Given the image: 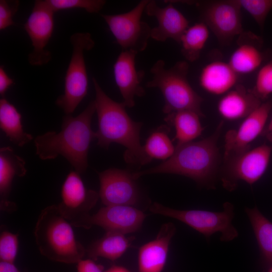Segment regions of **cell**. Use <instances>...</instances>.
<instances>
[{
	"mask_svg": "<svg viewBox=\"0 0 272 272\" xmlns=\"http://www.w3.org/2000/svg\"><path fill=\"white\" fill-rule=\"evenodd\" d=\"M261 252L266 260L272 262V223L266 219L256 207L246 208Z\"/></svg>",
	"mask_w": 272,
	"mask_h": 272,
	"instance_id": "484cf974",
	"label": "cell"
},
{
	"mask_svg": "<svg viewBox=\"0 0 272 272\" xmlns=\"http://www.w3.org/2000/svg\"><path fill=\"white\" fill-rule=\"evenodd\" d=\"M14 83L4 70L3 66H0V95L3 97L9 88Z\"/></svg>",
	"mask_w": 272,
	"mask_h": 272,
	"instance_id": "e575fe53",
	"label": "cell"
},
{
	"mask_svg": "<svg viewBox=\"0 0 272 272\" xmlns=\"http://www.w3.org/2000/svg\"><path fill=\"white\" fill-rule=\"evenodd\" d=\"M105 272H130L129 270L120 266H113Z\"/></svg>",
	"mask_w": 272,
	"mask_h": 272,
	"instance_id": "74e56055",
	"label": "cell"
},
{
	"mask_svg": "<svg viewBox=\"0 0 272 272\" xmlns=\"http://www.w3.org/2000/svg\"><path fill=\"white\" fill-rule=\"evenodd\" d=\"M241 7L246 11L260 27L272 10V0H238Z\"/></svg>",
	"mask_w": 272,
	"mask_h": 272,
	"instance_id": "f546056e",
	"label": "cell"
},
{
	"mask_svg": "<svg viewBox=\"0 0 272 272\" xmlns=\"http://www.w3.org/2000/svg\"><path fill=\"white\" fill-rule=\"evenodd\" d=\"M22 115L16 107L6 98L0 100V127L10 141L22 147L31 140L33 136L25 132Z\"/></svg>",
	"mask_w": 272,
	"mask_h": 272,
	"instance_id": "7402d4cb",
	"label": "cell"
},
{
	"mask_svg": "<svg viewBox=\"0 0 272 272\" xmlns=\"http://www.w3.org/2000/svg\"><path fill=\"white\" fill-rule=\"evenodd\" d=\"M271 108L269 101L262 103L244 118L237 129L226 133L224 151L226 162L249 150L251 143L263 132Z\"/></svg>",
	"mask_w": 272,
	"mask_h": 272,
	"instance_id": "5bb4252c",
	"label": "cell"
},
{
	"mask_svg": "<svg viewBox=\"0 0 272 272\" xmlns=\"http://www.w3.org/2000/svg\"><path fill=\"white\" fill-rule=\"evenodd\" d=\"M47 5L56 12L70 9H84L90 13H98L106 4L104 0H45Z\"/></svg>",
	"mask_w": 272,
	"mask_h": 272,
	"instance_id": "f1b7e54d",
	"label": "cell"
},
{
	"mask_svg": "<svg viewBox=\"0 0 272 272\" xmlns=\"http://www.w3.org/2000/svg\"><path fill=\"white\" fill-rule=\"evenodd\" d=\"M96 112L94 101H91L79 115L63 117L61 129L58 133L47 131L34 140L36 154L42 160H52L58 156L65 158L79 174L88 167V155L96 132L91 127Z\"/></svg>",
	"mask_w": 272,
	"mask_h": 272,
	"instance_id": "7a4b0ae2",
	"label": "cell"
},
{
	"mask_svg": "<svg viewBox=\"0 0 272 272\" xmlns=\"http://www.w3.org/2000/svg\"><path fill=\"white\" fill-rule=\"evenodd\" d=\"M269 272H272V268L270 269V270L269 271Z\"/></svg>",
	"mask_w": 272,
	"mask_h": 272,
	"instance_id": "f35d334b",
	"label": "cell"
},
{
	"mask_svg": "<svg viewBox=\"0 0 272 272\" xmlns=\"http://www.w3.org/2000/svg\"><path fill=\"white\" fill-rule=\"evenodd\" d=\"M200 117L198 114L190 110H181L167 114L165 120L174 126L177 145L193 142L201 135L203 128Z\"/></svg>",
	"mask_w": 272,
	"mask_h": 272,
	"instance_id": "603a6c76",
	"label": "cell"
},
{
	"mask_svg": "<svg viewBox=\"0 0 272 272\" xmlns=\"http://www.w3.org/2000/svg\"><path fill=\"white\" fill-rule=\"evenodd\" d=\"M34 235L40 252L51 260L77 263L86 253L77 240L71 224L61 214L57 205L47 206L41 211Z\"/></svg>",
	"mask_w": 272,
	"mask_h": 272,
	"instance_id": "277c9868",
	"label": "cell"
},
{
	"mask_svg": "<svg viewBox=\"0 0 272 272\" xmlns=\"http://www.w3.org/2000/svg\"><path fill=\"white\" fill-rule=\"evenodd\" d=\"M78 272H105L102 266L92 259H82L77 263Z\"/></svg>",
	"mask_w": 272,
	"mask_h": 272,
	"instance_id": "836d02e7",
	"label": "cell"
},
{
	"mask_svg": "<svg viewBox=\"0 0 272 272\" xmlns=\"http://www.w3.org/2000/svg\"><path fill=\"white\" fill-rule=\"evenodd\" d=\"M92 81L98 117V127L95 132L97 145L106 149L113 143L121 145L126 148L124 157L127 163L139 166L150 163L152 160L140 142L142 123L133 121L126 112L124 103L110 98L95 78H93Z\"/></svg>",
	"mask_w": 272,
	"mask_h": 272,
	"instance_id": "6da1fadb",
	"label": "cell"
},
{
	"mask_svg": "<svg viewBox=\"0 0 272 272\" xmlns=\"http://www.w3.org/2000/svg\"><path fill=\"white\" fill-rule=\"evenodd\" d=\"M262 133L269 141L272 142V117Z\"/></svg>",
	"mask_w": 272,
	"mask_h": 272,
	"instance_id": "8d00e7d4",
	"label": "cell"
},
{
	"mask_svg": "<svg viewBox=\"0 0 272 272\" xmlns=\"http://www.w3.org/2000/svg\"><path fill=\"white\" fill-rule=\"evenodd\" d=\"M131 245V240L125 235L106 232L100 239L90 245L86 253L93 259L102 257L114 261L120 257Z\"/></svg>",
	"mask_w": 272,
	"mask_h": 272,
	"instance_id": "cb8c5ba5",
	"label": "cell"
},
{
	"mask_svg": "<svg viewBox=\"0 0 272 272\" xmlns=\"http://www.w3.org/2000/svg\"><path fill=\"white\" fill-rule=\"evenodd\" d=\"M175 231L176 228L173 223L164 224L155 239L140 248L138 254L139 272H162Z\"/></svg>",
	"mask_w": 272,
	"mask_h": 272,
	"instance_id": "ac0fdd59",
	"label": "cell"
},
{
	"mask_svg": "<svg viewBox=\"0 0 272 272\" xmlns=\"http://www.w3.org/2000/svg\"><path fill=\"white\" fill-rule=\"evenodd\" d=\"M252 91L261 101L272 94V61L259 70Z\"/></svg>",
	"mask_w": 272,
	"mask_h": 272,
	"instance_id": "4dcf8cb0",
	"label": "cell"
},
{
	"mask_svg": "<svg viewBox=\"0 0 272 272\" xmlns=\"http://www.w3.org/2000/svg\"><path fill=\"white\" fill-rule=\"evenodd\" d=\"M147 156L151 159H156L165 161L174 154L175 147L167 132L159 129L152 132L144 146Z\"/></svg>",
	"mask_w": 272,
	"mask_h": 272,
	"instance_id": "83f0119b",
	"label": "cell"
},
{
	"mask_svg": "<svg viewBox=\"0 0 272 272\" xmlns=\"http://www.w3.org/2000/svg\"><path fill=\"white\" fill-rule=\"evenodd\" d=\"M61 201L57 205L63 216L74 226L89 214L96 205L99 193L92 189H87L76 171H71L67 175L61 188Z\"/></svg>",
	"mask_w": 272,
	"mask_h": 272,
	"instance_id": "4fadbf2b",
	"label": "cell"
},
{
	"mask_svg": "<svg viewBox=\"0 0 272 272\" xmlns=\"http://www.w3.org/2000/svg\"><path fill=\"white\" fill-rule=\"evenodd\" d=\"M18 234L3 231L0 236L1 261L14 263L18 251Z\"/></svg>",
	"mask_w": 272,
	"mask_h": 272,
	"instance_id": "1f68e13d",
	"label": "cell"
},
{
	"mask_svg": "<svg viewBox=\"0 0 272 272\" xmlns=\"http://www.w3.org/2000/svg\"><path fill=\"white\" fill-rule=\"evenodd\" d=\"M261 101L252 91L239 85L223 96L218 102L217 110L224 119L235 121L245 118Z\"/></svg>",
	"mask_w": 272,
	"mask_h": 272,
	"instance_id": "d6986e66",
	"label": "cell"
},
{
	"mask_svg": "<svg viewBox=\"0 0 272 272\" xmlns=\"http://www.w3.org/2000/svg\"><path fill=\"white\" fill-rule=\"evenodd\" d=\"M210 30L202 22L189 27L182 36L180 44L181 53L188 61L193 62L199 57L209 38Z\"/></svg>",
	"mask_w": 272,
	"mask_h": 272,
	"instance_id": "d4e9b609",
	"label": "cell"
},
{
	"mask_svg": "<svg viewBox=\"0 0 272 272\" xmlns=\"http://www.w3.org/2000/svg\"><path fill=\"white\" fill-rule=\"evenodd\" d=\"M146 215L141 210L130 206H105L95 214L89 215L74 226L90 229L95 225L106 232L125 235L138 231Z\"/></svg>",
	"mask_w": 272,
	"mask_h": 272,
	"instance_id": "7c38bea8",
	"label": "cell"
},
{
	"mask_svg": "<svg viewBox=\"0 0 272 272\" xmlns=\"http://www.w3.org/2000/svg\"><path fill=\"white\" fill-rule=\"evenodd\" d=\"M0 272H21L14 264L7 261H0Z\"/></svg>",
	"mask_w": 272,
	"mask_h": 272,
	"instance_id": "d590c367",
	"label": "cell"
},
{
	"mask_svg": "<svg viewBox=\"0 0 272 272\" xmlns=\"http://www.w3.org/2000/svg\"><path fill=\"white\" fill-rule=\"evenodd\" d=\"M271 148L262 145L248 150L227 162L226 172L222 177L224 186L233 190L239 180L251 185L264 174L269 165Z\"/></svg>",
	"mask_w": 272,
	"mask_h": 272,
	"instance_id": "8fae6325",
	"label": "cell"
},
{
	"mask_svg": "<svg viewBox=\"0 0 272 272\" xmlns=\"http://www.w3.org/2000/svg\"><path fill=\"white\" fill-rule=\"evenodd\" d=\"M99 196L105 206H133L139 199L135 179L132 173L109 168L98 173Z\"/></svg>",
	"mask_w": 272,
	"mask_h": 272,
	"instance_id": "9a60e30c",
	"label": "cell"
},
{
	"mask_svg": "<svg viewBox=\"0 0 272 272\" xmlns=\"http://www.w3.org/2000/svg\"><path fill=\"white\" fill-rule=\"evenodd\" d=\"M188 69L186 61H180L167 69L163 59L158 60L152 66L150 72L153 78L146 86L157 88L161 91L165 102L163 108L164 113L190 110L203 116L201 109L203 99L187 80Z\"/></svg>",
	"mask_w": 272,
	"mask_h": 272,
	"instance_id": "5b68a950",
	"label": "cell"
},
{
	"mask_svg": "<svg viewBox=\"0 0 272 272\" xmlns=\"http://www.w3.org/2000/svg\"><path fill=\"white\" fill-rule=\"evenodd\" d=\"M70 41L73 52L64 77V93L55 101V104L66 114H72L87 94L88 77L84 52L95 45L88 32L76 33Z\"/></svg>",
	"mask_w": 272,
	"mask_h": 272,
	"instance_id": "8992f818",
	"label": "cell"
},
{
	"mask_svg": "<svg viewBox=\"0 0 272 272\" xmlns=\"http://www.w3.org/2000/svg\"><path fill=\"white\" fill-rule=\"evenodd\" d=\"M201 22L211 30L222 44H229L242 32L241 7L238 0L197 4Z\"/></svg>",
	"mask_w": 272,
	"mask_h": 272,
	"instance_id": "9c48e42d",
	"label": "cell"
},
{
	"mask_svg": "<svg viewBox=\"0 0 272 272\" xmlns=\"http://www.w3.org/2000/svg\"><path fill=\"white\" fill-rule=\"evenodd\" d=\"M221 123L214 134L196 142L177 145L173 155L151 168L132 173L137 180L146 175L168 173L183 175L205 184L215 175L219 161L217 141L222 127Z\"/></svg>",
	"mask_w": 272,
	"mask_h": 272,
	"instance_id": "3957f363",
	"label": "cell"
},
{
	"mask_svg": "<svg viewBox=\"0 0 272 272\" xmlns=\"http://www.w3.org/2000/svg\"><path fill=\"white\" fill-rule=\"evenodd\" d=\"M164 8L154 1H150L145 9L146 14L156 18L158 25L151 29V38L159 42L171 39L180 43V39L189 27V21L172 3Z\"/></svg>",
	"mask_w": 272,
	"mask_h": 272,
	"instance_id": "e0dca14e",
	"label": "cell"
},
{
	"mask_svg": "<svg viewBox=\"0 0 272 272\" xmlns=\"http://www.w3.org/2000/svg\"><path fill=\"white\" fill-rule=\"evenodd\" d=\"M149 2L142 0L125 13L100 14L122 50L138 54L147 47L152 28L147 23L142 21L141 18Z\"/></svg>",
	"mask_w": 272,
	"mask_h": 272,
	"instance_id": "ba28073f",
	"label": "cell"
},
{
	"mask_svg": "<svg viewBox=\"0 0 272 272\" xmlns=\"http://www.w3.org/2000/svg\"><path fill=\"white\" fill-rule=\"evenodd\" d=\"M135 52L122 50L118 56L114 65V80L126 107L134 106L135 96L142 97L145 94L141 85L145 72L137 71L135 67Z\"/></svg>",
	"mask_w": 272,
	"mask_h": 272,
	"instance_id": "2e32d148",
	"label": "cell"
},
{
	"mask_svg": "<svg viewBox=\"0 0 272 272\" xmlns=\"http://www.w3.org/2000/svg\"><path fill=\"white\" fill-rule=\"evenodd\" d=\"M25 162L17 155L10 147L0 149V196L1 208L3 210H13L14 203L8 200L15 176L23 177L27 172Z\"/></svg>",
	"mask_w": 272,
	"mask_h": 272,
	"instance_id": "44dd1931",
	"label": "cell"
},
{
	"mask_svg": "<svg viewBox=\"0 0 272 272\" xmlns=\"http://www.w3.org/2000/svg\"><path fill=\"white\" fill-rule=\"evenodd\" d=\"M262 61V54L256 47L243 43L232 53L228 63L238 75L247 74L255 71Z\"/></svg>",
	"mask_w": 272,
	"mask_h": 272,
	"instance_id": "4316f807",
	"label": "cell"
},
{
	"mask_svg": "<svg viewBox=\"0 0 272 272\" xmlns=\"http://www.w3.org/2000/svg\"><path fill=\"white\" fill-rule=\"evenodd\" d=\"M237 80L238 74L228 62L222 61L207 64L202 68L199 78L200 87L214 95L225 94L233 89Z\"/></svg>",
	"mask_w": 272,
	"mask_h": 272,
	"instance_id": "ffe728a7",
	"label": "cell"
},
{
	"mask_svg": "<svg viewBox=\"0 0 272 272\" xmlns=\"http://www.w3.org/2000/svg\"><path fill=\"white\" fill-rule=\"evenodd\" d=\"M54 13L45 0H36L24 25L33 48L28 57L32 65H44L51 59V53L45 47L53 32Z\"/></svg>",
	"mask_w": 272,
	"mask_h": 272,
	"instance_id": "30bf717a",
	"label": "cell"
},
{
	"mask_svg": "<svg viewBox=\"0 0 272 272\" xmlns=\"http://www.w3.org/2000/svg\"><path fill=\"white\" fill-rule=\"evenodd\" d=\"M19 1H0V30L15 25L13 18L18 11Z\"/></svg>",
	"mask_w": 272,
	"mask_h": 272,
	"instance_id": "d6a6232c",
	"label": "cell"
},
{
	"mask_svg": "<svg viewBox=\"0 0 272 272\" xmlns=\"http://www.w3.org/2000/svg\"><path fill=\"white\" fill-rule=\"evenodd\" d=\"M224 210L214 212L203 210H179L165 207L155 202L149 207L153 213L170 217L179 220L209 238L219 232L222 241H230L238 236L236 229L232 224L233 218V206L226 202Z\"/></svg>",
	"mask_w": 272,
	"mask_h": 272,
	"instance_id": "52a82bcc",
	"label": "cell"
}]
</instances>
